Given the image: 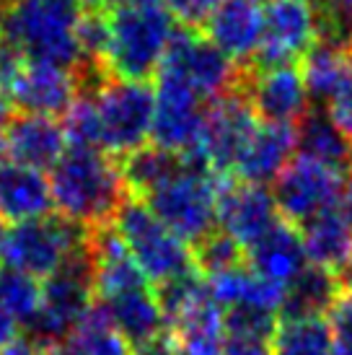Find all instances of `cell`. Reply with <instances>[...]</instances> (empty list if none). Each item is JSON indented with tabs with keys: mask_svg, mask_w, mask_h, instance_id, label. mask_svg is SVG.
Here are the masks:
<instances>
[{
	"mask_svg": "<svg viewBox=\"0 0 352 355\" xmlns=\"http://www.w3.org/2000/svg\"><path fill=\"white\" fill-rule=\"evenodd\" d=\"M78 0H8L0 6V42L26 62L62 68L80 78V89L96 86L88 70Z\"/></svg>",
	"mask_w": 352,
	"mask_h": 355,
	"instance_id": "6da1fadb",
	"label": "cell"
},
{
	"mask_svg": "<svg viewBox=\"0 0 352 355\" xmlns=\"http://www.w3.org/2000/svg\"><path fill=\"white\" fill-rule=\"evenodd\" d=\"M52 202L60 216L88 228L112 226L127 202V184L114 158L91 146H68L52 166Z\"/></svg>",
	"mask_w": 352,
	"mask_h": 355,
	"instance_id": "7a4b0ae2",
	"label": "cell"
},
{
	"mask_svg": "<svg viewBox=\"0 0 352 355\" xmlns=\"http://www.w3.org/2000/svg\"><path fill=\"white\" fill-rule=\"evenodd\" d=\"M176 31V19L161 3H127L107 10L104 78L148 80L156 76Z\"/></svg>",
	"mask_w": 352,
	"mask_h": 355,
	"instance_id": "3957f363",
	"label": "cell"
},
{
	"mask_svg": "<svg viewBox=\"0 0 352 355\" xmlns=\"http://www.w3.org/2000/svg\"><path fill=\"white\" fill-rule=\"evenodd\" d=\"M88 91L96 112V148L112 158L146 148L156 112V91L150 83L104 78Z\"/></svg>",
	"mask_w": 352,
	"mask_h": 355,
	"instance_id": "277c9868",
	"label": "cell"
},
{
	"mask_svg": "<svg viewBox=\"0 0 352 355\" xmlns=\"http://www.w3.org/2000/svg\"><path fill=\"white\" fill-rule=\"evenodd\" d=\"M220 182L213 171L184 158L174 177L153 189L143 202L164 226L189 247L218 228V192Z\"/></svg>",
	"mask_w": 352,
	"mask_h": 355,
	"instance_id": "5b68a950",
	"label": "cell"
},
{
	"mask_svg": "<svg viewBox=\"0 0 352 355\" xmlns=\"http://www.w3.org/2000/svg\"><path fill=\"white\" fill-rule=\"evenodd\" d=\"M112 226L122 236L132 259L143 270V275L148 280H153L156 286L168 280V277L182 275L186 270H195L192 247L186 241H182L176 234H171L150 213V207L143 200H127L119 207Z\"/></svg>",
	"mask_w": 352,
	"mask_h": 355,
	"instance_id": "8992f818",
	"label": "cell"
},
{
	"mask_svg": "<svg viewBox=\"0 0 352 355\" xmlns=\"http://www.w3.org/2000/svg\"><path fill=\"white\" fill-rule=\"evenodd\" d=\"M259 117L252 101L246 99L241 86L215 99L205 112L202 130L195 148L184 153L186 161L205 166L215 177L225 179L236 171V164L244 153L249 138L254 135Z\"/></svg>",
	"mask_w": 352,
	"mask_h": 355,
	"instance_id": "52a82bcc",
	"label": "cell"
},
{
	"mask_svg": "<svg viewBox=\"0 0 352 355\" xmlns=\"http://www.w3.org/2000/svg\"><path fill=\"white\" fill-rule=\"evenodd\" d=\"M91 228L65 216L16 223L3 234V259L31 277H49L73 249L88 244Z\"/></svg>",
	"mask_w": 352,
	"mask_h": 355,
	"instance_id": "ba28073f",
	"label": "cell"
},
{
	"mask_svg": "<svg viewBox=\"0 0 352 355\" xmlns=\"http://www.w3.org/2000/svg\"><path fill=\"white\" fill-rule=\"evenodd\" d=\"M158 78L182 83L205 104L234 91L241 78V68L228 60L213 42L192 29L176 31L166 58L156 73Z\"/></svg>",
	"mask_w": 352,
	"mask_h": 355,
	"instance_id": "9c48e42d",
	"label": "cell"
},
{
	"mask_svg": "<svg viewBox=\"0 0 352 355\" xmlns=\"http://www.w3.org/2000/svg\"><path fill=\"white\" fill-rule=\"evenodd\" d=\"M347 179L350 177L342 168H332L303 156L293 158L272 189L280 218L293 226L306 223L324 207L344 200Z\"/></svg>",
	"mask_w": 352,
	"mask_h": 355,
	"instance_id": "30bf717a",
	"label": "cell"
},
{
	"mask_svg": "<svg viewBox=\"0 0 352 355\" xmlns=\"http://www.w3.org/2000/svg\"><path fill=\"white\" fill-rule=\"evenodd\" d=\"M322 40L319 13L308 0H267L262 44L252 68L295 65Z\"/></svg>",
	"mask_w": 352,
	"mask_h": 355,
	"instance_id": "8fae6325",
	"label": "cell"
},
{
	"mask_svg": "<svg viewBox=\"0 0 352 355\" xmlns=\"http://www.w3.org/2000/svg\"><path fill=\"white\" fill-rule=\"evenodd\" d=\"M0 89L8 104L21 114H44L58 117L65 114L80 94V78L62 68L42 65V62H21L10 76L0 80Z\"/></svg>",
	"mask_w": 352,
	"mask_h": 355,
	"instance_id": "7c38bea8",
	"label": "cell"
},
{
	"mask_svg": "<svg viewBox=\"0 0 352 355\" xmlns=\"http://www.w3.org/2000/svg\"><path fill=\"white\" fill-rule=\"evenodd\" d=\"M238 86L252 101L256 117L262 122L295 125L308 112V91L303 76L295 65H274V68H241Z\"/></svg>",
	"mask_w": 352,
	"mask_h": 355,
	"instance_id": "4fadbf2b",
	"label": "cell"
},
{
	"mask_svg": "<svg viewBox=\"0 0 352 355\" xmlns=\"http://www.w3.org/2000/svg\"><path fill=\"white\" fill-rule=\"evenodd\" d=\"M280 220L272 189L249 182H220L218 192V228L234 236L244 249L262 239Z\"/></svg>",
	"mask_w": 352,
	"mask_h": 355,
	"instance_id": "5bb4252c",
	"label": "cell"
},
{
	"mask_svg": "<svg viewBox=\"0 0 352 355\" xmlns=\"http://www.w3.org/2000/svg\"><path fill=\"white\" fill-rule=\"evenodd\" d=\"M207 107L210 104H205L182 83L158 78L156 112H153V130H150L153 146L171 153H182V156L189 153L200 138Z\"/></svg>",
	"mask_w": 352,
	"mask_h": 355,
	"instance_id": "9a60e30c",
	"label": "cell"
},
{
	"mask_svg": "<svg viewBox=\"0 0 352 355\" xmlns=\"http://www.w3.org/2000/svg\"><path fill=\"white\" fill-rule=\"evenodd\" d=\"M3 146L10 161L44 171L55 166L68 150V135L55 117L19 112L3 128Z\"/></svg>",
	"mask_w": 352,
	"mask_h": 355,
	"instance_id": "2e32d148",
	"label": "cell"
},
{
	"mask_svg": "<svg viewBox=\"0 0 352 355\" xmlns=\"http://www.w3.org/2000/svg\"><path fill=\"white\" fill-rule=\"evenodd\" d=\"M207 40L236 65L254 62L264 31V8L259 0H225L205 24Z\"/></svg>",
	"mask_w": 352,
	"mask_h": 355,
	"instance_id": "e0dca14e",
	"label": "cell"
},
{
	"mask_svg": "<svg viewBox=\"0 0 352 355\" xmlns=\"http://www.w3.org/2000/svg\"><path fill=\"white\" fill-rule=\"evenodd\" d=\"M52 187L44 171L16 161L0 164V223H26L52 216Z\"/></svg>",
	"mask_w": 352,
	"mask_h": 355,
	"instance_id": "ac0fdd59",
	"label": "cell"
},
{
	"mask_svg": "<svg viewBox=\"0 0 352 355\" xmlns=\"http://www.w3.org/2000/svg\"><path fill=\"white\" fill-rule=\"evenodd\" d=\"M295 153V125H277V122H259L254 135L249 138L244 153L236 164V177L249 184L277 182L285 166L293 161Z\"/></svg>",
	"mask_w": 352,
	"mask_h": 355,
	"instance_id": "d6986e66",
	"label": "cell"
},
{
	"mask_svg": "<svg viewBox=\"0 0 352 355\" xmlns=\"http://www.w3.org/2000/svg\"><path fill=\"white\" fill-rule=\"evenodd\" d=\"M311 265L340 270L352 259V207L340 200L298 226Z\"/></svg>",
	"mask_w": 352,
	"mask_h": 355,
	"instance_id": "ffe728a7",
	"label": "cell"
},
{
	"mask_svg": "<svg viewBox=\"0 0 352 355\" xmlns=\"http://www.w3.org/2000/svg\"><path fill=\"white\" fill-rule=\"evenodd\" d=\"M246 265L252 267L256 275L288 286L308 265L298 226L280 218L262 239H256L254 244L246 249Z\"/></svg>",
	"mask_w": 352,
	"mask_h": 355,
	"instance_id": "44dd1931",
	"label": "cell"
},
{
	"mask_svg": "<svg viewBox=\"0 0 352 355\" xmlns=\"http://www.w3.org/2000/svg\"><path fill=\"white\" fill-rule=\"evenodd\" d=\"M303 83L319 109L329 107L352 83V52L347 42L322 40L303 58Z\"/></svg>",
	"mask_w": 352,
	"mask_h": 355,
	"instance_id": "7402d4cb",
	"label": "cell"
},
{
	"mask_svg": "<svg viewBox=\"0 0 352 355\" xmlns=\"http://www.w3.org/2000/svg\"><path fill=\"white\" fill-rule=\"evenodd\" d=\"M342 296V286L334 270L319 265H308L285 286V298L277 316L280 319H306L324 316Z\"/></svg>",
	"mask_w": 352,
	"mask_h": 355,
	"instance_id": "603a6c76",
	"label": "cell"
},
{
	"mask_svg": "<svg viewBox=\"0 0 352 355\" xmlns=\"http://www.w3.org/2000/svg\"><path fill=\"white\" fill-rule=\"evenodd\" d=\"M350 148L352 140L334 125V119L326 114V109L311 107L295 122V150H298V156L347 171L352 166Z\"/></svg>",
	"mask_w": 352,
	"mask_h": 355,
	"instance_id": "cb8c5ba5",
	"label": "cell"
},
{
	"mask_svg": "<svg viewBox=\"0 0 352 355\" xmlns=\"http://www.w3.org/2000/svg\"><path fill=\"white\" fill-rule=\"evenodd\" d=\"M101 301L107 304L114 332L125 337L132 347L166 329L164 311L150 288H137V291L117 293V296L101 298Z\"/></svg>",
	"mask_w": 352,
	"mask_h": 355,
	"instance_id": "d4e9b609",
	"label": "cell"
},
{
	"mask_svg": "<svg viewBox=\"0 0 352 355\" xmlns=\"http://www.w3.org/2000/svg\"><path fill=\"white\" fill-rule=\"evenodd\" d=\"M47 355H132V347L122 335L114 332L107 304L96 298L78 327Z\"/></svg>",
	"mask_w": 352,
	"mask_h": 355,
	"instance_id": "484cf974",
	"label": "cell"
},
{
	"mask_svg": "<svg viewBox=\"0 0 352 355\" xmlns=\"http://www.w3.org/2000/svg\"><path fill=\"white\" fill-rule=\"evenodd\" d=\"M176 355H223V309L213 296L192 306L171 324Z\"/></svg>",
	"mask_w": 352,
	"mask_h": 355,
	"instance_id": "4316f807",
	"label": "cell"
},
{
	"mask_svg": "<svg viewBox=\"0 0 352 355\" xmlns=\"http://www.w3.org/2000/svg\"><path fill=\"white\" fill-rule=\"evenodd\" d=\"M182 166H184L182 153H171V150H164L158 146H146V148L125 156L119 164L127 192H132L137 200H146L153 189L168 182Z\"/></svg>",
	"mask_w": 352,
	"mask_h": 355,
	"instance_id": "83f0119b",
	"label": "cell"
},
{
	"mask_svg": "<svg viewBox=\"0 0 352 355\" xmlns=\"http://www.w3.org/2000/svg\"><path fill=\"white\" fill-rule=\"evenodd\" d=\"M334 345L337 340L326 316L280 319L270 343L272 355H332Z\"/></svg>",
	"mask_w": 352,
	"mask_h": 355,
	"instance_id": "f1b7e54d",
	"label": "cell"
},
{
	"mask_svg": "<svg viewBox=\"0 0 352 355\" xmlns=\"http://www.w3.org/2000/svg\"><path fill=\"white\" fill-rule=\"evenodd\" d=\"M42 304V283L16 267L0 270V311L8 314L16 324H29Z\"/></svg>",
	"mask_w": 352,
	"mask_h": 355,
	"instance_id": "f546056e",
	"label": "cell"
},
{
	"mask_svg": "<svg viewBox=\"0 0 352 355\" xmlns=\"http://www.w3.org/2000/svg\"><path fill=\"white\" fill-rule=\"evenodd\" d=\"M153 293H156V301L164 311L166 324H174L176 319L186 314L192 306L210 298V288H207L205 275H200L197 270H186L182 275H174L164 283H158Z\"/></svg>",
	"mask_w": 352,
	"mask_h": 355,
	"instance_id": "4dcf8cb0",
	"label": "cell"
},
{
	"mask_svg": "<svg viewBox=\"0 0 352 355\" xmlns=\"http://www.w3.org/2000/svg\"><path fill=\"white\" fill-rule=\"evenodd\" d=\"M192 259H195V270L200 275L215 277L220 272L246 265V249L234 236L215 228L205 239L192 244Z\"/></svg>",
	"mask_w": 352,
	"mask_h": 355,
	"instance_id": "1f68e13d",
	"label": "cell"
},
{
	"mask_svg": "<svg viewBox=\"0 0 352 355\" xmlns=\"http://www.w3.org/2000/svg\"><path fill=\"white\" fill-rule=\"evenodd\" d=\"M277 324H280V316L270 309L249 304H236L223 309V332L228 337H249V340L272 343Z\"/></svg>",
	"mask_w": 352,
	"mask_h": 355,
	"instance_id": "d6a6232c",
	"label": "cell"
},
{
	"mask_svg": "<svg viewBox=\"0 0 352 355\" xmlns=\"http://www.w3.org/2000/svg\"><path fill=\"white\" fill-rule=\"evenodd\" d=\"M322 40L347 42L352 34V0H322L316 6ZM319 40V42H322Z\"/></svg>",
	"mask_w": 352,
	"mask_h": 355,
	"instance_id": "836d02e7",
	"label": "cell"
},
{
	"mask_svg": "<svg viewBox=\"0 0 352 355\" xmlns=\"http://www.w3.org/2000/svg\"><path fill=\"white\" fill-rule=\"evenodd\" d=\"M168 10L179 24H184L186 29L197 31L200 26H205L207 21L213 19L225 0H166Z\"/></svg>",
	"mask_w": 352,
	"mask_h": 355,
	"instance_id": "e575fe53",
	"label": "cell"
},
{
	"mask_svg": "<svg viewBox=\"0 0 352 355\" xmlns=\"http://www.w3.org/2000/svg\"><path fill=\"white\" fill-rule=\"evenodd\" d=\"M329 324H332L334 340L342 343V345L352 347V296H340V301L332 306L329 311Z\"/></svg>",
	"mask_w": 352,
	"mask_h": 355,
	"instance_id": "d590c367",
	"label": "cell"
},
{
	"mask_svg": "<svg viewBox=\"0 0 352 355\" xmlns=\"http://www.w3.org/2000/svg\"><path fill=\"white\" fill-rule=\"evenodd\" d=\"M326 114H329V117L334 119V125L352 140V83L326 107Z\"/></svg>",
	"mask_w": 352,
	"mask_h": 355,
	"instance_id": "8d00e7d4",
	"label": "cell"
},
{
	"mask_svg": "<svg viewBox=\"0 0 352 355\" xmlns=\"http://www.w3.org/2000/svg\"><path fill=\"white\" fill-rule=\"evenodd\" d=\"M223 355H272V347L264 340L249 337H228L223 340Z\"/></svg>",
	"mask_w": 352,
	"mask_h": 355,
	"instance_id": "74e56055",
	"label": "cell"
},
{
	"mask_svg": "<svg viewBox=\"0 0 352 355\" xmlns=\"http://www.w3.org/2000/svg\"><path fill=\"white\" fill-rule=\"evenodd\" d=\"M132 355H176L174 335L168 329H164L156 337H150V340L132 347Z\"/></svg>",
	"mask_w": 352,
	"mask_h": 355,
	"instance_id": "f35d334b",
	"label": "cell"
},
{
	"mask_svg": "<svg viewBox=\"0 0 352 355\" xmlns=\"http://www.w3.org/2000/svg\"><path fill=\"white\" fill-rule=\"evenodd\" d=\"M0 355H47V350L42 345H37L29 335H19L0 350Z\"/></svg>",
	"mask_w": 352,
	"mask_h": 355,
	"instance_id": "ab89813d",
	"label": "cell"
},
{
	"mask_svg": "<svg viewBox=\"0 0 352 355\" xmlns=\"http://www.w3.org/2000/svg\"><path fill=\"white\" fill-rule=\"evenodd\" d=\"M13 337H16V322L8 314L0 311V350L8 345Z\"/></svg>",
	"mask_w": 352,
	"mask_h": 355,
	"instance_id": "60d3db41",
	"label": "cell"
},
{
	"mask_svg": "<svg viewBox=\"0 0 352 355\" xmlns=\"http://www.w3.org/2000/svg\"><path fill=\"white\" fill-rule=\"evenodd\" d=\"M337 277H340V286H342L344 296H352V259L337 270Z\"/></svg>",
	"mask_w": 352,
	"mask_h": 355,
	"instance_id": "b9f144b4",
	"label": "cell"
},
{
	"mask_svg": "<svg viewBox=\"0 0 352 355\" xmlns=\"http://www.w3.org/2000/svg\"><path fill=\"white\" fill-rule=\"evenodd\" d=\"M6 114H8V99H6V94L0 89V153L6 150L3 146V128H6Z\"/></svg>",
	"mask_w": 352,
	"mask_h": 355,
	"instance_id": "7bdbcfd3",
	"label": "cell"
},
{
	"mask_svg": "<svg viewBox=\"0 0 352 355\" xmlns=\"http://www.w3.org/2000/svg\"><path fill=\"white\" fill-rule=\"evenodd\" d=\"M78 3L88 10H101V8H107L109 6V0H78Z\"/></svg>",
	"mask_w": 352,
	"mask_h": 355,
	"instance_id": "ee69618b",
	"label": "cell"
},
{
	"mask_svg": "<svg viewBox=\"0 0 352 355\" xmlns=\"http://www.w3.org/2000/svg\"><path fill=\"white\" fill-rule=\"evenodd\" d=\"M332 355H352V347L350 345H342V343H337L332 350Z\"/></svg>",
	"mask_w": 352,
	"mask_h": 355,
	"instance_id": "f6af8a7d",
	"label": "cell"
},
{
	"mask_svg": "<svg viewBox=\"0 0 352 355\" xmlns=\"http://www.w3.org/2000/svg\"><path fill=\"white\" fill-rule=\"evenodd\" d=\"M344 202L352 207V177L347 179V189H344Z\"/></svg>",
	"mask_w": 352,
	"mask_h": 355,
	"instance_id": "bcb514c9",
	"label": "cell"
},
{
	"mask_svg": "<svg viewBox=\"0 0 352 355\" xmlns=\"http://www.w3.org/2000/svg\"><path fill=\"white\" fill-rule=\"evenodd\" d=\"M109 3H117V6H127V3H161V0H109Z\"/></svg>",
	"mask_w": 352,
	"mask_h": 355,
	"instance_id": "7dc6e473",
	"label": "cell"
},
{
	"mask_svg": "<svg viewBox=\"0 0 352 355\" xmlns=\"http://www.w3.org/2000/svg\"><path fill=\"white\" fill-rule=\"evenodd\" d=\"M0 259H3V231H0Z\"/></svg>",
	"mask_w": 352,
	"mask_h": 355,
	"instance_id": "c3c4849f",
	"label": "cell"
},
{
	"mask_svg": "<svg viewBox=\"0 0 352 355\" xmlns=\"http://www.w3.org/2000/svg\"><path fill=\"white\" fill-rule=\"evenodd\" d=\"M347 47H350V52H352V34H350V40H347Z\"/></svg>",
	"mask_w": 352,
	"mask_h": 355,
	"instance_id": "681fc988",
	"label": "cell"
},
{
	"mask_svg": "<svg viewBox=\"0 0 352 355\" xmlns=\"http://www.w3.org/2000/svg\"><path fill=\"white\" fill-rule=\"evenodd\" d=\"M350 161H352V148H350Z\"/></svg>",
	"mask_w": 352,
	"mask_h": 355,
	"instance_id": "f907efd6",
	"label": "cell"
}]
</instances>
